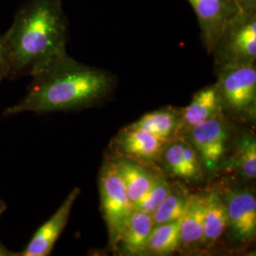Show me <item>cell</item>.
<instances>
[{"mask_svg":"<svg viewBox=\"0 0 256 256\" xmlns=\"http://www.w3.org/2000/svg\"><path fill=\"white\" fill-rule=\"evenodd\" d=\"M30 75L34 81L27 95L5 110V116L90 108L106 100L115 84L108 72L82 64L68 54Z\"/></svg>","mask_w":256,"mask_h":256,"instance_id":"cell-1","label":"cell"},{"mask_svg":"<svg viewBox=\"0 0 256 256\" xmlns=\"http://www.w3.org/2000/svg\"><path fill=\"white\" fill-rule=\"evenodd\" d=\"M10 72L37 70L66 54V21L61 0H30L2 36Z\"/></svg>","mask_w":256,"mask_h":256,"instance_id":"cell-2","label":"cell"},{"mask_svg":"<svg viewBox=\"0 0 256 256\" xmlns=\"http://www.w3.org/2000/svg\"><path fill=\"white\" fill-rule=\"evenodd\" d=\"M101 210L106 222L110 247L116 250L120 238L134 205L128 196L126 185L114 162L108 158L102 165L99 176Z\"/></svg>","mask_w":256,"mask_h":256,"instance_id":"cell-3","label":"cell"},{"mask_svg":"<svg viewBox=\"0 0 256 256\" xmlns=\"http://www.w3.org/2000/svg\"><path fill=\"white\" fill-rule=\"evenodd\" d=\"M223 110L242 119H252L256 111V64L216 68Z\"/></svg>","mask_w":256,"mask_h":256,"instance_id":"cell-4","label":"cell"},{"mask_svg":"<svg viewBox=\"0 0 256 256\" xmlns=\"http://www.w3.org/2000/svg\"><path fill=\"white\" fill-rule=\"evenodd\" d=\"M212 54L216 68L256 64V14L238 12L220 34Z\"/></svg>","mask_w":256,"mask_h":256,"instance_id":"cell-5","label":"cell"},{"mask_svg":"<svg viewBox=\"0 0 256 256\" xmlns=\"http://www.w3.org/2000/svg\"><path fill=\"white\" fill-rule=\"evenodd\" d=\"M182 137L196 151L204 171L218 172L229 142V128L223 114L188 129Z\"/></svg>","mask_w":256,"mask_h":256,"instance_id":"cell-6","label":"cell"},{"mask_svg":"<svg viewBox=\"0 0 256 256\" xmlns=\"http://www.w3.org/2000/svg\"><path fill=\"white\" fill-rule=\"evenodd\" d=\"M168 142L132 124L122 128L112 140L114 156H126L138 162L158 167Z\"/></svg>","mask_w":256,"mask_h":256,"instance_id":"cell-7","label":"cell"},{"mask_svg":"<svg viewBox=\"0 0 256 256\" xmlns=\"http://www.w3.org/2000/svg\"><path fill=\"white\" fill-rule=\"evenodd\" d=\"M228 216V229L234 240L248 243L256 238V198L254 192L243 188L221 190Z\"/></svg>","mask_w":256,"mask_h":256,"instance_id":"cell-8","label":"cell"},{"mask_svg":"<svg viewBox=\"0 0 256 256\" xmlns=\"http://www.w3.org/2000/svg\"><path fill=\"white\" fill-rule=\"evenodd\" d=\"M188 1L198 20L203 46L209 54H212L220 34L239 10L234 0Z\"/></svg>","mask_w":256,"mask_h":256,"instance_id":"cell-9","label":"cell"},{"mask_svg":"<svg viewBox=\"0 0 256 256\" xmlns=\"http://www.w3.org/2000/svg\"><path fill=\"white\" fill-rule=\"evenodd\" d=\"M79 194L80 189L74 188L66 198L58 210L37 230L26 248L22 252L16 254V256H48L54 248L55 242L64 230L74 207V202Z\"/></svg>","mask_w":256,"mask_h":256,"instance_id":"cell-10","label":"cell"},{"mask_svg":"<svg viewBox=\"0 0 256 256\" xmlns=\"http://www.w3.org/2000/svg\"><path fill=\"white\" fill-rule=\"evenodd\" d=\"M205 194H191L180 228V252H194L202 247Z\"/></svg>","mask_w":256,"mask_h":256,"instance_id":"cell-11","label":"cell"},{"mask_svg":"<svg viewBox=\"0 0 256 256\" xmlns=\"http://www.w3.org/2000/svg\"><path fill=\"white\" fill-rule=\"evenodd\" d=\"M170 142L183 136L182 110L167 106L148 112L132 124Z\"/></svg>","mask_w":256,"mask_h":256,"instance_id":"cell-12","label":"cell"},{"mask_svg":"<svg viewBox=\"0 0 256 256\" xmlns=\"http://www.w3.org/2000/svg\"><path fill=\"white\" fill-rule=\"evenodd\" d=\"M111 158L126 185L128 196L134 205L146 194L160 168L138 162L126 156H113Z\"/></svg>","mask_w":256,"mask_h":256,"instance_id":"cell-13","label":"cell"},{"mask_svg":"<svg viewBox=\"0 0 256 256\" xmlns=\"http://www.w3.org/2000/svg\"><path fill=\"white\" fill-rule=\"evenodd\" d=\"M182 110L183 135L190 128L223 114V106L216 84L196 92L192 101Z\"/></svg>","mask_w":256,"mask_h":256,"instance_id":"cell-14","label":"cell"},{"mask_svg":"<svg viewBox=\"0 0 256 256\" xmlns=\"http://www.w3.org/2000/svg\"><path fill=\"white\" fill-rule=\"evenodd\" d=\"M153 227L152 216L134 208L122 232L117 250L126 256H146Z\"/></svg>","mask_w":256,"mask_h":256,"instance_id":"cell-15","label":"cell"},{"mask_svg":"<svg viewBox=\"0 0 256 256\" xmlns=\"http://www.w3.org/2000/svg\"><path fill=\"white\" fill-rule=\"evenodd\" d=\"M227 230L228 216L222 192L212 190L205 194L202 247H214Z\"/></svg>","mask_w":256,"mask_h":256,"instance_id":"cell-16","label":"cell"},{"mask_svg":"<svg viewBox=\"0 0 256 256\" xmlns=\"http://www.w3.org/2000/svg\"><path fill=\"white\" fill-rule=\"evenodd\" d=\"M236 172L245 180L256 176V138L252 133H245L238 140L232 154L224 158L220 170Z\"/></svg>","mask_w":256,"mask_h":256,"instance_id":"cell-17","label":"cell"},{"mask_svg":"<svg viewBox=\"0 0 256 256\" xmlns=\"http://www.w3.org/2000/svg\"><path fill=\"white\" fill-rule=\"evenodd\" d=\"M191 192L182 183H171L170 190L156 210L152 214L153 225L182 220Z\"/></svg>","mask_w":256,"mask_h":256,"instance_id":"cell-18","label":"cell"},{"mask_svg":"<svg viewBox=\"0 0 256 256\" xmlns=\"http://www.w3.org/2000/svg\"><path fill=\"white\" fill-rule=\"evenodd\" d=\"M180 220L154 226L147 241L146 256H169L180 248Z\"/></svg>","mask_w":256,"mask_h":256,"instance_id":"cell-19","label":"cell"},{"mask_svg":"<svg viewBox=\"0 0 256 256\" xmlns=\"http://www.w3.org/2000/svg\"><path fill=\"white\" fill-rule=\"evenodd\" d=\"M160 164L168 174L187 182H194L185 160L182 137L167 144L160 158Z\"/></svg>","mask_w":256,"mask_h":256,"instance_id":"cell-20","label":"cell"},{"mask_svg":"<svg viewBox=\"0 0 256 256\" xmlns=\"http://www.w3.org/2000/svg\"><path fill=\"white\" fill-rule=\"evenodd\" d=\"M170 185L171 183L169 182L166 174L162 170H158L146 194L134 204V208L152 216L169 192Z\"/></svg>","mask_w":256,"mask_h":256,"instance_id":"cell-21","label":"cell"},{"mask_svg":"<svg viewBox=\"0 0 256 256\" xmlns=\"http://www.w3.org/2000/svg\"><path fill=\"white\" fill-rule=\"evenodd\" d=\"M10 72L9 61L7 57L6 48L4 45L3 38L0 37V82L6 78Z\"/></svg>","mask_w":256,"mask_h":256,"instance_id":"cell-22","label":"cell"},{"mask_svg":"<svg viewBox=\"0 0 256 256\" xmlns=\"http://www.w3.org/2000/svg\"><path fill=\"white\" fill-rule=\"evenodd\" d=\"M239 12L254 14H256V0H234Z\"/></svg>","mask_w":256,"mask_h":256,"instance_id":"cell-23","label":"cell"},{"mask_svg":"<svg viewBox=\"0 0 256 256\" xmlns=\"http://www.w3.org/2000/svg\"><path fill=\"white\" fill-rule=\"evenodd\" d=\"M16 256V254H10L6 248L0 244V256Z\"/></svg>","mask_w":256,"mask_h":256,"instance_id":"cell-24","label":"cell"},{"mask_svg":"<svg viewBox=\"0 0 256 256\" xmlns=\"http://www.w3.org/2000/svg\"><path fill=\"white\" fill-rule=\"evenodd\" d=\"M5 210H6V206L4 204H0V216H1V214L4 212Z\"/></svg>","mask_w":256,"mask_h":256,"instance_id":"cell-25","label":"cell"}]
</instances>
